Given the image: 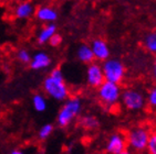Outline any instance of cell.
Returning <instances> with one entry per match:
<instances>
[{"instance_id":"obj_1","label":"cell","mask_w":156,"mask_h":154,"mask_svg":"<svg viewBox=\"0 0 156 154\" xmlns=\"http://www.w3.org/2000/svg\"><path fill=\"white\" fill-rule=\"evenodd\" d=\"M42 89L49 98L55 101H64L70 97V88L60 67H54L43 79Z\"/></svg>"},{"instance_id":"obj_2","label":"cell","mask_w":156,"mask_h":154,"mask_svg":"<svg viewBox=\"0 0 156 154\" xmlns=\"http://www.w3.org/2000/svg\"><path fill=\"white\" fill-rule=\"evenodd\" d=\"M83 102L78 96H70L63 101V105L58 111L57 125L60 128H68L75 119L81 115Z\"/></svg>"},{"instance_id":"obj_3","label":"cell","mask_w":156,"mask_h":154,"mask_svg":"<svg viewBox=\"0 0 156 154\" xmlns=\"http://www.w3.org/2000/svg\"><path fill=\"white\" fill-rule=\"evenodd\" d=\"M96 94H98V98H99L100 102L103 105V107L112 108L120 102L122 89H121V85L119 84L104 80L96 88Z\"/></svg>"},{"instance_id":"obj_4","label":"cell","mask_w":156,"mask_h":154,"mask_svg":"<svg viewBox=\"0 0 156 154\" xmlns=\"http://www.w3.org/2000/svg\"><path fill=\"white\" fill-rule=\"evenodd\" d=\"M102 69L105 80L122 85L125 80L126 68L124 63L116 57H108L102 62Z\"/></svg>"},{"instance_id":"obj_5","label":"cell","mask_w":156,"mask_h":154,"mask_svg":"<svg viewBox=\"0 0 156 154\" xmlns=\"http://www.w3.org/2000/svg\"><path fill=\"white\" fill-rule=\"evenodd\" d=\"M150 133V129L144 126H136V127L129 129L125 136L127 148L134 152H137V153L146 151Z\"/></svg>"},{"instance_id":"obj_6","label":"cell","mask_w":156,"mask_h":154,"mask_svg":"<svg viewBox=\"0 0 156 154\" xmlns=\"http://www.w3.org/2000/svg\"><path fill=\"white\" fill-rule=\"evenodd\" d=\"M120 101L127 111L137 112L144 109L146 105V97L138 89L127 88L124 92H122Z\"/></svg>"},{"instance_id":"obj_7","label":"cell","mask_w":156,"mask_h":154,"mask_svg":"<svg viewBox=\"0 0 156 154\" xmlns=\"http://www.w3.org/2000/svg\"><path fill=\"white\" fill-rule=\"evenodd\" d=\"M127 142L126 136L122 132H115L108 136L105 143V151L110 154L127 153Z\"/></svg>"},{"instance_id":"obj_8","label":"cell","mask_w":156,"mask_h":154,"mask_svg":"<svg viewBox=\"0 0 156 154\" xmlns=\"http://www.w3.org/2000/svg\"><path fill=\"white\" fill-rule=\"evenodd\" d=\"M105 80L103 74L102 65L98 62H92L87 64L85 71V82L87 85L91 88L96 89Z\"/></svg>"},{"instance_id":"obj_9","label":"cell","mask_w":156,"mask_h":154,"mask_svg":"<svg viewBox=\"0 0 156 154\" xmlns=\"http://www.w3.org/2000/svg\"><path fill=\"white\" fill-rule=\"evenodd\" d=\"M92 52H93L94 59L98 62H103L108 57H111V50L108 46V42L101 38H96L92 40L90 44Z\"/></svg>"},{"instance_id":"obj_10","label":"cell","mask_w":156,"mask_h":154,"mask_svg":"<svg viewBox=\"0 0 156 154\" xmlns=\"http://www.w3.org/2000/svg\"><path fill=\"white\" fill-rule=\"evenodd\" d=\"M52 64V59L47 52L44 51H39L31 55V59L29 62V66L32 71H44L48 69Z\"/></svg>"},{"instance_id":"obj_11","label":"cell","mask_w":156,"mask_h":154,"mask_svg":"<svg viewBox=\"0 0 156 154\" xmlns=\"http://www.w3.org/2000/svg\"><path fill=\"white\" fill-rule=\"evenodd\" d=\"M34 17L38 21L42 23L55 22L59 18V13L57 9L51 6H41L34 11Z\"/></svg>"},{"instance_id":"obj_12","label":"cell","mask_w":156,"mask_h":154,"mask_svg":"<svg viewBox=\"0 0 156 154\" xmlns=\"http://www.w3.org/2000/svg\"><path fill=\"white\" fill-rule=\"evenodd\" d=\"M34 11H36L34 5L31 1L27 0V1H22L16 6L13 15L18 20H28L34 15Z\"/></svg>"},{"instance_id":"obj_13","label":"cell","mask_w":156,"mask_h":154,"mask_svg":"<svg viewBox=\"0 0 156 154\" xmlns=\"http://www.w3.org/2000/svg\"><path fill=\"white\" fill-rule=\"evenodd\" d=\"M58 32V27L55 22H50V23H44L42 29L37 34V43L39 45L48 44L49 40L53 35L54 33Z\"/></svg>"},{"instance_id":"obj_14","label":"cell","mask_w":156,"mask_h":154,"mask_svg":"<svg viewBox=\"0 0 156 154\" xmlns=\"http://www.w3.org/2000/svg\"><path fill=\"white\" fill-rule=\"evenodd\" d=\"M75 56H76L79 62L85 64V65L95 61L92 49H91L90 44H87V43H82L79 45L76 51H75Z\"/></svg>"},{"instance_id":"obj_15","label":"cell","mask_w":156,"mask_h":154,"mask_svg":"<svg viewBox=\"0 0 156 154\" xmlns=\"http://www.w3.org/2000/svg\"><path fill=\"white\" fill-rule=\"evenodd\" d=\"M31 104H32L33 109L39 113L44 112L48 109V100H47V97L43 94H41V92L33 94V96L31 97Z\"/></svg>"},{"instance_id":"obj_16","label":"cell","mask_w":156,"mask_h":154,"mask_svg":"<svg viewBox=\"0 0 156 154\" xmlns=\"http://www.w3.org/2000/svg\"><path fill=\"white\" fill-rule=\"evenodd\" d=\"M79 123H80V126L83 129L89 131L96 130L100 127V120L93 115L82 116L81 118H80V120H79Z\"/></svg>"},{"instance_id":"obj_17","label":"cell","mask_w":156,"mask_h":154,"mask_svg":"<svg viewBox=\"0 0 156 154\" xmlns=\"http://www.w3.org/2000/svg\"><path fill=\"white\" fill-rule=\"evenodd\" d=\"M143 46L147 52L156 55V31H151L143 38Z\"/></svg>"},{"instance_id":"obj_18","label":"cell","mask_w":156,"mask_h":154,"mask_svg":"<svg viewBox=\"0 0 156 154\" xmlns=\"http://www.w3.org/2000/svg\"><path fill=\"white\" fill-rule=\"evenodd\" d=\"M54 131V126L52 123H45L38 131V138L40 141H47L52 136Z\"/></svg>"},{"instance_id":"obj_19","label":"cell","mask_w":156,"mask_h":154,"mask_svg":"<svg viewBox=\"0 0 156 154\" xmlns=\"http://www.w3.org/2000/svg\"><path fill=\"white\" fill-rule=\"evenodd\" d=\"M16 57H17V59H18L21 64H29V62H30L31 59V54L27 49H20L17 52Z\"/></svg>"},{"instance_id":"obj_20","label":"cell","mask_w":156,"mask_h":154,"mask_svg":"<svg viewBox=\"0 0 156 154\" xmlns=\"http://www.w3.org/2000/svg\"><path fill=\"white\" fill-rule=\"evenodd\" d=\"M146 104L152 108L156 110V85L153 86L148 90L146 96Z\"/></svg>"},{"instance_id":"obj_21","label":"cell","mask_w":156,"mask_h":154,"mask_svg":"<svg viewBox=\"0 0 156 154\" xmlns=\"http://www.w3.org/2000/svg\"><path fill=\"white\" fill-rule=\"evenodd\" d=\"M146 150L150 154H156V130L152 131L150 133Z\"/></svg>"},{"instance_id":"obj_22","label":"cell","mask_w":156,"mask_h":154,"mask_svg":"<svg viewBox=\"0 0 156 154\" xmlns=\"http://www.w3.org/2000/svg\"><path fill=\"white\" fill-rule=\"evenodd\" d=\"M62 41H63V38L61 34H59L58 32H55L53 34V35L50 38V40H49L48 44H50L52 46V48H58V46H60L61 44H62Z\"/></svg>"},{"instance_id":"obj_23","label":"cell","mask_w":156,"mask_h":154,"mask_svg":"<svg viewBox=\"0 0 156 154\" xmlns=\"http://www.w3.org/2000/svg\"><path fill=\"white\" fill-rule=\"evenodd\" d=\"M152 77H153L154 82L156 83V56L153 61V64H152Z\"/></svg>"},{"instance_id":"obj_24","label":"cell","mask_w":156,"mask_h":154,"mask_svg":"<svg viewBox=\"0 0 156 154\" xmlns=\"http://www.w3.org/2000/svg\"><path fill=\"white\" fill-rule=\"evenodd\" d=\"M10 154H23L24 152L21 149H12L11 151L9 152Z\"/></svg>"}]
</instances>
